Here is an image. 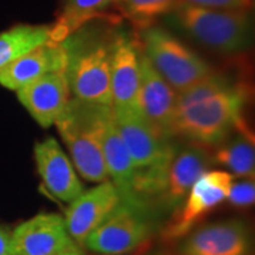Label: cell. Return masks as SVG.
Listing matches in <instances>:
<instances>
[{
    "instance_id": "44dd1931",
    "label": "cell",
    "mask_w": 255,
    "mask_h": 255,
    "mask_svg": "<svg viewBox=\"0 0 255 255\" xmlns=\"http://www.w3.org/2000/svg\"><path fill=\"white\" fill-rule=\"evenodd\" d=\"M48 41H51V24H16L0 33V70Z\"/></svg>"
},
{
    "instance_id": "484cf974",
    "label": "cell",
    "mask_w": 255,
    "mask_h": 255,
    "mask_svg": "<svg viewBox=\"0 0 255 255\" xmlns=\"http://www.w3.org/2000/svg\"><path fill=\"white\" fill-rule=\"evenodd\" d=\"M57 255H84L80 251V248L78 247H74V248H68V250H65L63 253H60V254Z\"/></svg>"
},
{
    "instance_id": "8992f818",
    "label": "cell",
    "mask_w": 255,
    "mask_h": 255,
    "mask_svg": "<svg viewBox=\"0 0 255 255\" xmlns=\"http://www.w3.org/2000/svg\"><path fill=\"white\" fill-rule=\"evenodd\" d=\"M152 234L153 223L149 213L122 200L87 237L84 246L97 254L127 255L146 244Z\"/></svg>"
},
{
    "instance_id": "ba28073f",
    "label": "cell",
    "mask_w": 255,
    "mask_h": 255,
    "mask_svg": "<svg viewBox=\"0 0 255 255\" xmlns=\"http://www.w3.org/2000/svg\"><path fill=\"white\" fill-rule=\"evenodd\" d=\"M119 133L135 170L146 169L173 157L174 147L147 124L139 110H114Z\"/></svg>"
},
{
    "instance_id": "7a4b0ae2",
    "label": "cell",
    "mask_w": 255,
    "mask_h": 255,
    "mask_svg": "<svg viewBox=\"0 0 255 255\" xmlns=\"http://www.w3.org/2000/svg\"><path fill=\"white\" fill-rule=\"evenodd\" d=\"M112 107L70 98L54 125L67 145L71 162L88 182L110 180L102 153V135Z\"/></svg>"
},
{
    "instance_id": "e0dca14e",
    "label": "cell",
    "mask_w": 255,
    "mask_h": 255,
    "mask_svg": "<svg viewBox=\"0 0 255 255\" xmlns=\"http://www.w3.org/2000/svg\"><path fill=\"white\" fill-rule=\"evenodd\" d=\"M211 156L204 146H186L180 152H174L169 164L164 190L157 207L163 210L177 209L194 182L204 174L211 166Z\"/></svg>"
},
{
    "instance_id": "cb8c5ba5",
    "label": "cell",
    "mask_w": 255,
    "mask_h": 255,
    "mask_svg": "<svg viewBox=\"0 0 255 255\" xmlns=\"http://www.w3.org/2000/svg\"><path fill=\"white\" fill-rule=\"evenodd\" d=\"M187 4L219 10H247L253 9L254 0H183Z\"/></svg>"
},
{
    "instance_id": "5b68a950",
    "label": "cell",
    "mask_w": 255,
    "mask_h": 255,
    "mask_svg": "<svg viewBox=\"0 0 255 255\" xmlns=\"http://www.w3.org/2000/svg\"><path fill=\"white\" fill-rule=\"evenodd\" d=\"M142 53L176 92L206 78L213 68L179 38L159 26L140 30L137 38Z\"/></svg>"
},
{
    "instance_id": "2e32d148",
    "label": "cell",
    "mask_w": 255,
    "mask_h": 255,
    "mask_svg": "<svg viewBox=\"0 0 255 255\" xmlns=\"http://www.w3.org/2000/svg\"><path fill=\"white\" fill-rule=\"evenodd\" d=\"M65 65L67 51L63 43L48 41L3 67L0 70V85L10 91H17L47 74L61 73Z\"/></svg>"
},
{
    "instance_id": "ffe728a7",
    "label": "cell",
    "mask_w": 255,
    "mask_h": 255,
    "mask_svg": "<svg viewBox=\"0 0 255 255\" xmlns=\"http://www.w3.org/2000/svg\"><path fill=\"white\" fill-rule=\"evenodd\" d=\"M115 0H60V11L51 24V41L61 43L84 24L101 17Z\"/></svg>"
},
{
    "instance_id": "4fadbf2b",
    "label": "cell",
    "mask_w": 255,
    "mask_h": 255,
    "mask_svg": "<svg viewBox=\"0 0 255 255\" xmlns=\"http://www.w3.org/2000/svg\"><path fill=\"white\" fill-rule=\"evenodd\" d=\"M179 255H250V230L240 220L203 226L183 237Z\"/></svg>"
},
{
    "instance_id": "9c48e42d",
    "label": "cell",
    "mask_w": 255,
    "mask_h": 255,
    "mask_svg": "<svg viewBox=\"0 0 255 255\" xmlns=\"http://www.w3.org/2000/svg\"><path fill=\"white\" fill-rule=\"evenodd\" d=\"M110 78L112 108L137 110L140 81V48L137 40L114 33L110 46Z\"/></svg>"
},
{
    "instance_id": "8fae6325",
    "label": "cell",
    "mask_w": 255,
    "mask_h": 255,
    "mask_svg": "<svg viewBox=\"0 0 255 255\" xmlns=\"http://www.w3.org/2000/svg\"><path fill=\"white\" fill-rule=\"evenodd\" d=\"M14 255H57L78 247L67 231L63 216L40 213L11 231Z\"/></svg>"
},
{
    "instance_id": "4316f807",
    "label": "cell",
    "mask_w": 255,
    "mask_h": 255,
    "mask_svg": "<svg viewBox=\"0 0 255 255\" xmlns=\"http://www.w3.org/2000/svg\"><path fill=\"white\" fill-rule=\"evenodd\" d=\"M153 255H163V254H159V253H157V254H153Z\"/></svg>"
},
{
    "instance_id": "9a60e30c",
    "label": "cell",
    "mask_w": 255,
    "mask_h": 255,
    "mask_svg": "<svg viewBox=\"0 0 255 255\" xmlns=\"http://www.w3.org/2000/svg\"><path fill=\"white\" fill-rule=\"evenodd\" d=\"M20 104L41 128L54 125L70 101V85L65 73L47 74L17 90Z\"/></svg>"
},
{
    "instance_id": "ac0fdd59",
    "label": "cell",
    "mask_w": 255,
    "mask_h": 255,
    "mask_svg": "<svg viewBox=\"0 0 255 255\" xmlns=\"http://www.w3.org/2000/svg\"><path fill=\"white\" fill-rule=\"evenodd\" d=\"M102 153L111 182L117 186V189L122 196V200L127 201L130 194V186L135 176V166L132 163V159L128 153L124 139L117 128L114 111L104 128Z\"/></svg>"
},
{
    "instance_id": "d4e9b609",
    "label": "cell",
    "mask_w": 255,
    "mask_h": 255,
    "mask_svg": "<svg viewBox=\"0 0 255 255\" xmlns=\"http://www.w3.org/2000/svg\"><path fill=\"white\" fill-rule=\"evenodd\" d=\"M0 255H14L13 234L6 226L0 224Z\"/></svg>"
},
{
    "instance_id": "d6986e66",
    "label": "cell",
    "mask_w": 255,
    "mask_h": 255,
    "mask_svg": "<svg viewBox=\"0 0 255 255\" xmlns=\"http://www.w3.org/2000/svg\"><path fill=\"white\" fill-rule=\"evenodd\" d=\"M211 162L226 167V172L233 177L254 179V139L250 136L247 128H241L236 136L231 137L230 135L219 145V149L211 156Z\"/></svg>"
},
{
    "instance_id": "603a6c76",
    "label": "cell",
    "mask_w": 255,
    "mask_h": 255,
    "mask_svg": "<svg viewBox=\"0 0 255 255\" xmlns=\"http://www.w3.org/2000/svg\"><path fill=\"white\" fill-rule=\"evenodd\" d=\"M227 200L236 207H250L255 201V186L254 180L247 179L241 182H231Z\"/></svg>"
},
{
    "instance_id": "277c9868",
    "label": "cell",
    "mask_w": 255,
    "mask_h": 255,
    "mask_svg": "<svg viewBox=\"0 0 255 255\" xmlns=\"http://www.w3.org/2000/svg\"><path fill=\"white\" fill-rule=\"evenodd\" d=\"M184 33L210 50L238 53L248 44L251 18L247 10H219L183 3L173 11Z\"/></svg>"
},
{
    "instance_id": "3957f363",
    "label": "cell",
    "mask_w": 255,
    "mask_h": 255,
    "mask_svg": "<svg viewBox=\"0 0 255 255\" xmlns=\"http://www.w3.org/2000/svg\"><path fill=\"white\" fill-rule=\"evenodd\" d=\"M112 33H98L85 24L64 38L67 51L65 77L74 98L112 107L110 46Z\"/></svg>"
},
{
    "instance_id": "6da1fadb",
    "label": "cell",
    "mask_w": 255,
    "mask_h": 255,
    "mask_svg": "<svg viewBox=\"0 0 255 255\" xmlns=\"http://www.w3.org/2000/svg\"><path fill=\"white\" fill-rule=\"evenodd\" d=\"M248 91L233 82L230 87L174 111L170 135L183 136L196 145L216 147L233 130L246 127L243 111Z\"/></svg>"
},
{
    "instance_id": "52a82bcc",
    "label": "cell",
    "mask_w": 255,
    "mask_h": 255,
    "mask_svg": "<svg viewBox=\"0 0 255 255\" xmlns=\"http://www.w3.org/2000/svg\"><path fill=\"white\" fill-rule=\"evenodd\" d=\"M233 179L226 170H207L201 174L163 228L162 238L164 241H177L186 237L211 210L227 200Z\"/></svg>"
},
{
    "instance_id": "5bb4252c",
    "label": "cell",
    "mask_w": 255,
    "mask_h": 255,
    "mask_svg": "<svg viewBox=\"0 0 255 255\" xmlns=\"http://www.w3.org/2000/svg\"><path fill=\"white\" fill-rule=\"evenodd\" d=\"M34 159L37 172L47 190L55 199L71 203L84 191L73 162L53 136L46 137L34 145Z\"/></svg>"
},
{
    "instance_id": "7c38bea8",
    "label": "cell",
    "mask_w": 255,
    "mask_h": 255,
    "mask_svg": "<svg viewBox=\"0 0 255 255\" xmlns=\"http://www.w3.org/2000/svg\"><path fill=\"white\" fill-rule=\"evenodd\" d=\"M176 95L177 92L164 81L140 50L137 110L147 124L166 139L172 136L170 129L176 111Z\"/></svg>"
},
{
    "instance_id": "7402d4cb",
    "label": "cell",
    "mask_w": 255,
    "mask_h": 255,
    "mask_svg": "<svg viewBox=\"0 0 255 255\" xmlns=\"http://www.w3.org/2000/svg\"><path fill=\"white\" fill-rule=\"evenodd\" d=\"M183 3V0H115L112 7L140 31L153 26L159 17L173 13Z\"/></svg>"
},
{
    "instance_id": "30bf717a",
    "label": "cell",
    "mask_w": 255,
    "mask_h": 255,
    "mask_svg": "<svg viewBox=\"0 0 255 255\" xmlns=\"http://www.w3.org/2000/svg\"><path fill=\"white\" fill-rule=\"evenodd\" d=\"M122 203V196L111 180L98 183L91 190L81 194L70 203L65 210L64 221L67 231L77 246H84L87 237L114 210Z\"/></svg>"
}]
</instances>
